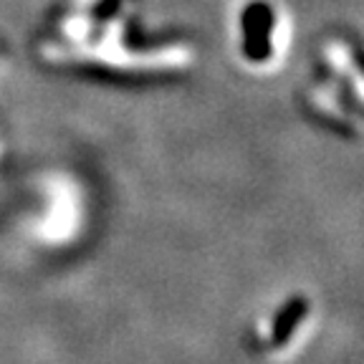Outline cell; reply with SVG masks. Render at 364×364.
<instances>
[{"instance_id":"1","label":"cell","mask_w":364,"mask_h":364,"mask_svg":"<svg viewBox=\"0 0 364 364\" xmlns=\"http://www.w3.org/2000/svg\"><path fill=\"white\" fill-rule=\"evenodd\" d=\"M273 11L268 3H250L248 8L243 11V51L245 56L250 58L253 63H261L271 58V33H273Z\"/></svg>"},{"instance_id":"2","label":"cell","mask_w":364,"mask_h":364,"mask_svg":"<svg viewBox=\"0 0 364 364\" xmlns=\"http://www.w3.org/2000/svg\"><path fill=\"white\" fill-rule=\"evenodd\" d=\"M306 314H309V301L304 299V296L289 299V301L279 309L276 318H273V329H271L273 347H284V344H289L296 326L301 324V318H306Z\"/></svg>"},{"instance_id":"3","label":"cell","mask_w":364,"mask_h":364,"mask_svg":"<svg viewBox=\"0 0 364 364\" xmlns=\"http://www.w3.org/2000/svg\"><path fill=\"white\" fill-rule=\"evenodd\" d=\"M119 8H122V0H99L97 8H94V18L97 21H109Z\"/></svg>"}]
</instances>
